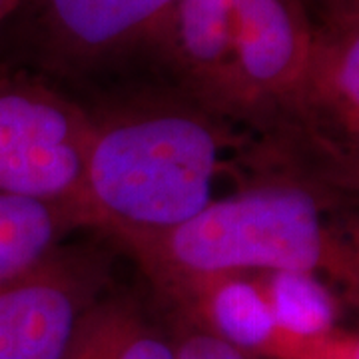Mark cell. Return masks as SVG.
<instances>
[{"mask_svg":"<svg viewBox=\"0 0 359 359\" xmlns=\"http://www.w3.org/2000/svg\"><path fill=\"white\" fill-rule=\"evenodd\" d=\"M126 244L178 297L248 271L327 273L359 295V233L339 236L313 194L297 186L214 200L178 228Z\"/></svg>","mask_w":359,"mask_h":359,"instance_id":"6da1fadb","label":"cell"},{"mask_svg":"<svg viewBox=\"0 0 359 359\" xmlns=\"http://www.w3.org/2000/svg\"><path fill=\"white\" fill-rule=\"evenodd\" d=\"M222 142L202 116L162 110L94 122L84 166L86 226L124 242L164 233L214 202Z\"/></svg>","mask_w":359,"mask_h":359,"instance_id":"7a4b0ae2","label":"cell"},{"mask_svg":"<svg viewBox=\"0 0 359 359\" xmlns=\"http://www.w3.org/2000/svg\"><path fill=\"white\" fill-rule=\"evenodd\" d=\"M94 120L34 78L0 72V196L54 205L86 226Z\"/></svg>","mask_w":359,"mask_h":359,"instance_id":"3957f363","label":"cell"},{"mask_svg":"<svg viewBox=\"0 0 359 359\" xmlns=\"http://www.w3.org/2000/svg\"><path fill=\"white\" fill-rule=\"evenodd\" d=\"M313 52V32L297 0H236L233 106H295Z\"/></svg>","mask_w":359,"mask_h":359,"instance_id":"277c9868","label":"cell"},{"mask_svg":"<svg viewBox=\"0 0 359 359\" xmlns=\"http://www.w3.org/2000/svg\"><path fill=\"white\" fill-rule=\"evenodd\" d=\"M78 320L76 283L48 257L0 285V359H62Z\"/></svg>","mask_w":359,"mask_h":359,"instance_id":"5b68a950","label":"cell"},{"mask_svg":"<svg viewBox=\"0 0 359 359\" xmlns=\"http://www.w3.org/2000/svg\"><path fill=\"white\" fill-rule=\"evenodd\" d=\"M178 0H42V26L62 54L100 58L162 39Z\"/></svg>","mask_w":359,"mask_h":359,"instance_id":"8992f818","label":"cell"},{"mask_svg":"<svg viewBox=\"0 0 359 359\" xmlns=\"http://www.w3.org/2000/svg\"><path fill=\"white\" fill-rule=\"evenodd\" d=\"M295 106L334 130L359 176V14H335L313 34L308 80Z\"/></svg>","mask_w":359,"mask_h":359,"instance_id":"52a82bcc","label":"cell"},{"mask_svg":"<svg viewBox=\"0 0 359 359\" xmlns=\"http://www.w3.org/2000/svg\"><path fill=\"white\" fill-rule=\"evenodd\" d=\"M236 0H178L162 39L180 70L214 102L233 106Z\"/></svg>","mask_w":359,"mask_h":359,"instance_id":"ba28073f","label":"cell"},{"mask_svg":"<svg viewBox=\"0 0 359 359\" xmlns=\"http://www.w3.org/2000/svg\"><path fill=\"white\" fill-rule=\"evenodd\" d=\"M62 359H176V346L136 309L110 302L80 316Z\"/></svg>","mask_w":359,"mask_h":359,"instance_id":"9c48e42d","label":"cell"},{"mask_svg":"<svg viewBox=\"0 0 359 359\" xmlns=\"http://www.w3.org/2000/svg\"><path fill=\"white\" fill-rule=\"evenodd\" d=\"M269 311L287 334L318 339L339 332L335 327L332 294L309 273H269L268 282L257 283Z\"/></svg>","mask_w":359,"mask_h":359,"instance_id":"30bf717a","label":"cell"},{"mask_svg":"<svg viewBox=\"0 0 359 359\" xmlns=\"http://www.w3.org/2000/svg\"><path fill=\"white\" fill-rule=\"evenodd\" d=\"M72 216L48 204L30 202L0 224V285L50 257L52 245Z\"/></svg>","mask_w":359,"mask_h":359,"instance_id":"8fae6325","label":"cell"},{"mask_svg":"<svg viewBox=\"0 0 359 359\" xmlns=\"http://www.w3.org/2000/svg\"><path fill=\"white\" fill-rule=\"evenodd\" d=\"M176 359H256L208 330H196L176 346Z\"/></svg>","mask_w":359,"mask_h":359,"instance_id":"7c38bea8","label":"cell"},{"mask_svg":"<svg viewBox=\"0 0 359 359\" xmlns=\"http://www.w3.org/2000/svg\"><path fill=\"white\" fill-rule=\"evenodd\" d=\"M313 359H359V334L335 332L320 339Z\"/></svg>","mask_w":359,"mask_h":359,"instance_id":"4fadbf2b","label":"cell"},{"mask_svg":"<svg viewBox=\"0 0 359 359\" xmlns=\"http://www.w3.org/2000/svg\"><path fill=\"white\" fill-rule=\"evenodd\" d=\"M18 4H20V0H0V25L16 11Z\"/></svg>","mask_w":359,"mask_h":359,"instance_id":"5bb4252c","label":"cell"},{"mask_svg":"<svg viewBox=\"0 0 359 359\" xmlns=\"http://www.w3.org/2000/svg\"><path fill=\"white\" fill-rule=\"evenodd\" d=\"M337 14H359V0H344Z\"/></svg>","mask_w":359,"mask_h":359,"instance_id":"9a60e30c","label":"cell"},{"mask_svg":"<svg viewBox=\"0 0 359 359\" xmlns=\"http://www.w3.org/2000/svg\"><path fill=\"white\" fill-rule=\"evenodd\" d=\"M297 2H299V0H297Z\"/></svg>","mask_w":359,"mask_h":359,"instance_id":"2e32d148","label":"cell"}]
</instances>
